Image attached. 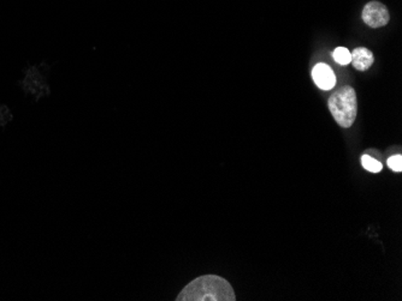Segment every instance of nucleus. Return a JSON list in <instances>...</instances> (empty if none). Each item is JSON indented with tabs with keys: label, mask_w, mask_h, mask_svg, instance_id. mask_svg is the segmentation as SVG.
Segmentation results:
<instances>
[{
	"label": "nucleus",
	"mask_w": 402,
	"mask_h": 301,
	"mask_svg": "<svg viewBox=\"0 0 402 301\" xmlns=\"http://www.w3.org/2000/svg\"><path fill=\"white\" fill-rule=\"evenodd\" d=\"M177 301H235L234 289L226 278L204 275L189 282L181 290Z\"/></svg>",
	"instance_id": "nucleus-1"
},
{
	"label": "nucleus",
	"mask_w": 402,
	"mask_h": 301,
	"mask_svg": "<svg viewBox=\"0 0 402 301\" xmlns=\"http://www.w3.org/2000/svg\"><path fill=\"white\" fill-rule=\"evenodd\" d=\"M329 110L335 122L342 127H351L358 114V100L352 87H342L335 91L328 101Z\"/></svg>",
	"instance_id": "nucleus-2"
},
{
	"label": "nucleus",
	"mask_w": 402,
	"mask_h": 301,
	"mask_svg": "<svg viewBox=\"0 0 402 301\" xmlns=\"http://www.w3.org/2000/svg\"><path fill=\"white\" fill-rule=\"evenodd\" d=\"M389 11L379 1H370L363 10V20L371 28H381L389 23Z\"/></svg>",
	"instance_id": "nucleus-3"
},
{
	"label": "nucleus",
	"mask_w": 402,
	"mask_h": 301,
	"mask_svg": "<svg viewBox=\"0 0 402 301\" xmlns=\"http://www.w3.org/2000/svg\"><path fill=\"white\" fill-rule=\"evenodd\" d=\"M312 78L318 88L323 90H331L336 84V76L333 70L327 64H317L312 70Z\"/></svg>",
	"instance_id": "nucleus-4"
},
{
	"label": "nucleus",
	"mask_w": 402,
	"mask_h": 301,
	"mask_svg": "<svg viewBox=\"0 0 402 301\" xmlns=\"http://www.w3.org/2000/svg\"><path fill=\"white\" fill-rule=\"evenodd\" d=\"M351 56H352L351 63L353 64L354 69L359 70V71H366L370 69V66L374 64V53L365 47H358L354 49Z\"/></svg>",
	"instance_id": "nucleus-5"
},
{
	"label": "nucleus",
	"mask_w": 402,
	"mask_h": 301,
	"mask_svg": "<svg viewBox=\"0 0 402 301\" xmlns=\"http://www.w3.org/2000/svg\"><path fill=\"white\" fill-rule=\"evenodd\" d=\"M361 165L366 171L371 172V173H378V172L382 171V163L378 160L371 158L370 155H363Z\"/></svg>",
	"instance_id": "nucleus-6"
},
{
	"label": "nucleus",
	"mask_w": 402,
	"mask_h": 301,
	"mask_svg": "<svg viewBox=\"0 0 402 301\" xmlns=\"http://www.w3.org/2000/svg\"><path fill=\"white\" fill-rule=\"evenodd\" d=\"M333 57L337 64H340V65H347V64L351 63V59H352L351 52L345 47H337L334 51Z\"/></svg>",
	"instance_id": "nucleus-7"
},
{
	"label": "nucleus",
	"mask_w": 402,
	"mask_h": 301,
	"mask_svg": "<svg viewBox=\"0 0 402 301\" xmlns=\"http://www.w3.org/2000/svg\"><path fill=\"white\" fill-rule=\"evenodd\" d=\"M388 167L394 172L402 171V155H393L388 159Z\"/></svg>",
	"instance_id": "nucleus-8"
}]
</instances>
